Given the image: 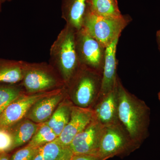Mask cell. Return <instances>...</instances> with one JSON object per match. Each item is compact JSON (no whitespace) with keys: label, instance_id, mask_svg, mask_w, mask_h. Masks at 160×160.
<instances>
[{"label":"cell","instance_id":"6da1fadb","mask_svg":"<svg viewBox=\"0 0 160 160\" xmlns=\"http://www.w3.org/2000/svg\"><path fill=\"white\" fill-rule=\"evenodd\" d=\"M116 90L119 122L133 141L141 146L149 135L150 109L144 101L128 91L119 78Z\"/></svg>","mask_w":160,"mask_h":160},{"label":"cell","instance_id":"7a4b0ae2","mask_svg":"<svg viewBox=\"0 0 160 160\" xmlns=\"http://www.w3.org/2000/svg\"><path fill=\"white\" fill-rule=\"evenodd\" d=\"M75 32L66 24L52 45L49 52V63L58 72L66 86L81 66L76 49Z\"/></svg>","mask_w":160,"mask_h":160},{"label":"cell","instance_id":"3957f363","mask_svg":"<svg viewBox=\"0 0 160 160\" xmlns=\"http://www.w3.org/2000/svg\"><path fill=\"white\" fill-rule=\"evenodd\" d=\"M102 73L81 65L66 86L67 97L73 105L92 109L98 98Z\"/></svg>","mask_w":160,"mask_h":160},{"label":"cell","instance_id":"277c9868","mask_svg":"<svg viewBox=\"0 0 160 160\" xmlns=\"http://www.w3.org/2000/svg\"><path fill=\"white\" fill-rule=\"evenodd\" d=\"M21 84L28 93L46 92L61 89L66 85L58 72L49 63L24 61Z\"/></svg>","mask_w":160,"mask_h":160},{"label":"cell","instance_id":"5b68a950","mask_svg":"<svg viewBox=\"0 0 160 160\" xmlns=\"http://www.w3.org/2000/svg\"><path fill=\"white\" fill-rule=\"evenodd\" d=\"M131 21V18L128 14L118 17L100 16L86 8L82 27L106 48L120 38L122 32Z\"/></svg>","mask_w":160,"mask_h":160},{"label":"cell","instance_id":"8992f818","mask_svg":"<svg viewBox=\"0 0 160 160\" xmlns=\"http://www.w3.org/2000/svg\"><path fill=\"white\" fill-rule=\"evenodd\" d=\"M140 147L120 123L104 126L98 155L106 160L129 155Z\"/></svg>","mask_w":160,"mask_h":160},{"label":"cell","instance_id":"52a82bcc","mask_svg":"<svg viewBox=\"0 0 160 160\" xmlns=\"http://www.w3.org/2000/svg\"><path fill=\"white\" fill-rule=\"evenodd\" d=\"M75 43L81 65L102 73L106 48L83 27L76 31Z\"/></svg>","mask_w":160,"mask_h":160},{"label":"cell","instance_id":"ba28073f","mask_svg":"<svg viewBox=\"0 0 160 160\" xmlns=\"http://www.w3.org/2000/svg\"><path fill=\"white\" fill-rule=\"evenodd\" d=\"M51 91L37 93H28L25 92L21 94L2 112L0 116V128L8 129L23 119L36 102Z\"/></svg>","mask_w":160,"mask_h":160},{"label":"cell","instance_id":"9c48e42d","mask_svg":"<svg viewBox=\"0 0 160 160\" xmlns=\"http://www.w3.org/2000/svg\"><path fill=\"white\" fill-rule=\"evenodd\" d=\"M104 128V126L94 118L86 128L73 138L69 145L73 154L98 155Z\"/></svg>","mask_w":160,"mask_h":160},{"label":"cell","instance_id":"30bf717a","mask_svg":"<svg viewBox=\"0 0 160 160\" xmlns=\"http://www.w3.org/2000/svg\"><path fill=\"white\" fill-rule=\"evenodd\" d=\"M66 96V87L51 91L33 104L25 118L37 124L46 122L51 117L59 104Z\"/></svg>","mask_w":160,"mask_h":160},{"label":"cell","instance_id":"8fae6325","mask_svg":"<svg viewBox=\"0 0 160 160\" xmlns=\"http://www.w3.org/2000/svg\"><path fill=\"white\" fill-rule=\"evenodd\" d=\"M94 118L92 109L73 105L70 120L57 139L64 146H69L73 138L84 130Z\"/></svg>","mask_w":160,"mask_h":160},{"label":"cell","instance_id":"7c38bea8","mask_svg":"<svg viewBox=\"0 0 160 160\" xmlns=\"http://www.w3.org/2000/svg\"><path fill=\"white\" fill-rule=\"evenodd\" d=\"M92 109L94 118L103 126L120 123L118 118L116 86L112 91L99 97Z\"/></svg>","mask_w":160,"mask_h":160},{"label":"cell","instance_id":"4fadbf2b","mask_svg":"<svg viewBox=\"0 0 160 160\" xmlns=\"http://www.w3.org/2000/svg\"><path fill=\"white\" fill-rule=\"evenodd\" d=\"M119 39V38L116 39L106 47L102 88L99 97L112 91L116 86L118 78L117 73L118 62L116 59V51Z\"/></svg>","mask_w":160,"mask_h":160},{"label":"cell","instance_id":"5bb4252c","mask_svg":"<svg viewBox=\"0 0 160 160\" xmlns=\"http://www.w3.org/2000/svg\"><path fill=\"white\" fill-rule=\"evenodd\" d=\"M62 18L66 24L75 29L82 27L86 11V0H62Z\"/></svg>","mask_w":160,"mask_h":160},{"label":"cell","instance_id":"9a60e30c","mask_svg":"<svg viewBox=\"0 0 160 160\" xmlns=\"http://www.w3.org/2000/svg\"><path fill=\"white\" fill-rule=\"evenodd\" d=\"M39 125L25 118L7 129L11 133L13 140L12 150L29 143Z\"/></svg>","mask_w":160,"mask_h":160},{"label":"cell","instance_id":"2e32d148","mask_svg":"<svg viewBox=\"0 0 160 160\" xmlns=\"http://www.w3.org/2000/svg\"><path fill=\"white\" fill-rule=\"evenodd\" d=\"M73 106L66 96L59 104L51 117L46 122L58 137L70 120Z\"/></svg>","mask_w":160,"mask_h":160},{"label":"cell","instance_id":"e0dca14e","mask_svg":"<svg viewBox=\"0 0 160 160\" xmlns=\"http://www.w3.org/2000/svg\"><path fill=\"white\" fill-rule=\"evenodd\" d=\"M24 61L0 58V83L17 84L23 79Z\"/></svg>","mask_w":160,"mask_h":160},{"label":"cell","instance_id":"ac0fdd59","mask_svg":"<svg viewBox=\"0 0 160 160\" xmlns=\"http://www.w3.org/2000/svg\"><path fill=\"white\" fill-rule=\"evenodd\" d=\"M86 8L96 15L106 17L122 16L118 0H86Z\"/></svg>","mask_w":160,"mask_h":160},{"label":"cell","instance_id":"d6986e66","mask_svg":"<svg viewBox=\"0 0 160 160\" xmlns=\"http://www.w3.org/2000/svg\"><path fill=\"white\" fill-rule=\"evenodd\" d=\"M44 160H71L73 154L69 146H64L57 139L42 147Z\"/></svg>","mask_w":160,"mask_h":160},{"label":"cell","instance_id":"ffe728a7","mask_svg":"<svg viewBox=\"0 0 160 160\" xmlns=\"http://www.w3.org/2000/svg\"><path fill=\"white\" fill-rule=\"evenodd\" d=\"M25 92L21 83H0V116L10 103Z\"/></svg>","mask_w":160,"mask_h":160},{"label":"cell","instance_id":"44dd1931","mask_svg":"<svg viewBox=\"0 0 160 160\" xmlns=\"http://www.w3.org/2000/svg\"><path fill=\"white\" fill-rule=\"evenodd\" d=\"M58 138L57 134L46 122L40 124L37 131L27 145L41 147L54 141Z\"/></svg>","mask_w":160,"mask_h":160},{"label":"cell","instance_id":"7402d4cb","mask_svg":"<svg viewBox=\"0 0 160 160\" xmlns=\"http://www.w3.org/2000/svg\"><path fill=\"white\" fill-rule=\"evenodd\" d=\"M40 148L27 145L16 151L10 156V160H33L38 153Z\"/></svg>","mask_w":160,"mask_h":160},{"label":"cell","instance_id":"603a6c76","mask_svg":"<svg viewBox=\"0 0 160 160\" xmlns=\"http://www.w3.org/2000/svg\"><path fill=\"white\" fill-rule=\"evenodd\" d=\"M13 140L11 133L7 129L0 128V154L12 150Z\"/></svg>","mask_w":160,"mask_h":160},{"label":"cell","instance_id":"cb8c5ba5","mask_svg":"<svg viewBox=\"0 0 160 160\" xmlns=\"http://www.w3.org/2000/svg\"><path fill=\"white\" fill-rule=\"evenodd\" d=\"M71 160H106L95 155L74 154Z\"/></svg>","mask_w":160,"mask_h":160},{"label":"cell","instance_id":"d4e9b609","mask_svg":"<svg viewBox=\"0 0 160 160\" xmlns=\"http://www.w3.org/2000/svg\"><path fill=\"white\" fill-rule=\"evenodd\" d=\"M0 160H10V156L8 152H4L0 154Z\"/></svg>","mask_w":160,"mask_h":160},{"label":"cell","instance_id":"484cf974","mask_svg":"<svg viewBox=\"0 0 160 160\" xmlns=\"http://www.w3.org/2000/svg\"><path fill=\"white\" fill-rule=\"evenodd\" d=\"M156 41L157 43L158 49L160 52V29L157 31L156 32Z\"/></svg>","mask_w":160,"mask_h":160},{"label":"cell","instance_id":"4316f807","mask_svg":"<svg viewBox=\"0 0 160 160\" xmlns=\"http://www.w3.org/2000/svg\"><path fill=\"white\" fill-rule=\"evenodd\" d=\"M33 160H44L43 158L42 155V147L40 148L38 153Z\"/></svg>","mask_w":160,"mask_h":160},{"label":"cell","instance_id":"83f0119b","mask_svg":"<svg viewBox=\"0 0 160 160\" xmlns=\"http://www.w3.org/2000/svg\"><path fill=\"white\" fill-rule=\"evenodd\" d=\"M12 0H0V3L2 4L3 3L6 2H11Z\"/></svg>","mask_w":160,"mask_h":160},{"label":"cell","instance_id":"f1b7e54d","mask_svg":"<svg viewBox=\"0 0 160 160\" xmlns=\"http://www.w3.org/2000/svg\"><path fill=\"white\" fill-rule=\"evenodd\" d=\"M2 3H0V12L2 11Z\"/></svg>","mask_w":160,"mask_h":160},{"label":"cell","instance_id":"f546056e","mask_svg":"<svg viewBox=\"0 0 160 160\" xmlns=\"http://www.w3.org/2000/svg\"><path fill=\"white\" fill-rule=\"evenodd\" d=\"M158 96L159 100L160 102V91L159 92L158 94Z\"/></svg>","mask_w":160,"mask_h":160}]
</instances>
